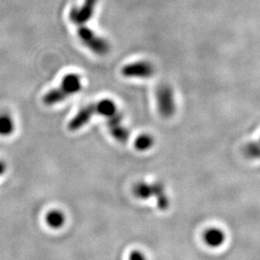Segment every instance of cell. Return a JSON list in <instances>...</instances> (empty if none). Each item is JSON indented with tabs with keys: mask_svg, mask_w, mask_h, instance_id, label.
<instances>
[{
	"mask_svg": "<svg viewBox=\"0 0 260 260\" xmlns=\"http://www.w3.org/2000/svg\"><path fill=\"white\" fill-rule=\"evenodd\" d=\"M82 90V81L79 75L71 74L66 75L59 88L53 89L45 94L43 102L46 105H54L62 103L71 95Z\"/></svg>",
	"mask_w": 260,
	"mask_h": 260,
	"instance_id": "cell-1",
	"label": "cell"
},
{
	"mask_svg": "<svg viewBox=\"0 0 260 260\" xmlns=\"http://www.w3.org/2000/svg\"><path fill=\"white\" fill-rule=\"evenodd\" d=\"M132 192L133 195L140 200H149L150 198H155L158 208L161 211L167 210L170 206V199L166 193L165 186L161 182L147 183L141 181L133 186Z\"/></svg>",
	"mask_w": 260,
	"mask_h": 260,
	"instance_id": "cell-2",
	"label": "cell"
},
{
	"mask_svg": "<svg viewBox=\"0 0 260 260\" xmlns=\"http://www.w3.org/2000/svg\"><path fill=\"white\" fill-rule=\"evenodd\" d=\"M155 98L160 116L164 119L172 118L177 111V102L173 88L167 83L158 85Z\"/></svg>",
	"mask_w": 260,
	"mask_h": 260,
	"instance_id": "cell-3",
	"label": "cell"
},
{
	"mask_svg": "<svg viewBox=\"0 0 260 260\" xmlns=\"http://www.w3.org/2000/svg\"><path fill=\"white\" fill-rule=\"evenodd\" d=\"M77 35L83 43L84 46L88 47L95 54L105 55L110 51L109 43L105 39L98 36L92 29L86 27L85 25L78 26Z\"/></svg>",
	"mask_w": 260,
	"mask_h": 260,
	"instance_id": "cell-4",
	"label": "cell"
},
{
	"mask_svg": "<svg viewBox=\"0 0 260 260\" xmlns=\"http://www.w3.org/2000/svg\"><path fill=\"white\" fill-rule=\"evenodd\" d=\"M155 74V68L149 61H138L124 66L121 75L127 78H149Z\"/></svg>",
	"mask_w": 260,
	"mask_h": 260,
	"instance_id": "cell-5",
	"label": "cell"
},
{
	"mask_svg": "<svg viewBox=\"0 0 260 260\" xmlns=\"http://www.w3.org/2000/svg\"><path fill=\"white\" fill-rule=\"evenodd\" d=\"M98 0H85L83 6L80 8H73L70 13V19L77 26L85 25L93 17L94 7Z\"/></svg>",
	"mask_w": 260,
	"mask_h": 260,
	"instance_id": "cell-6",
	"label": "cell"
},
{
	"mask_svg": "<svg viewBox=\"0 0 260 260\" xmlns=\"http://www.w3.org/2000/svg\"><path fill=\"white\" fill-rule=\"evenodd\" d=\"M107 126L112 136L120 143H125L129 139V130L122 124V115L117 112L107 119Z\"/></svg>",
	"mask_w": 260,
	"mask_h": 260,
	"instance_id": "cell-7",
	"label": "cell"
},
{
	"mask_svg": "<svg viewBox=\"0 0 260 260\" xmlns=\"http://www.w3.org/2000/svg\"><path fill=\"white\" fill-rule=\"evenodd\" d=\"M94 115H96L95 103H92L90 105L85 106L75 115L74 119L70 121L69 129L71 131H76L82 128L89 121H91V119Z\"/></svg>",
	"mask_w": 260,
	"mask_h": 260,
	"instance_id": "cell-8",
	"label": "cell"
},
{
	"mask_svg": "<svg viewBox=\"0 0 260 260\" xmlns=\"http://www.w3.org/2000/svg\"><path fill=\"white\" fill-rule=\"evenodd\" d=\"M205 244L211 248H219L225 241V234L221 229L210 228L204 233Z\"/></svg>",
	"mask_w": 260,
	"mask_h": 260,
	"instance_id": "cell-9",
	"label": "cell"
},
{
	"mask_svg": "<svg viewBox=\"0 0 260 260\" xmlns=\"http://www.w3.org/2000/svg\"><path fill=\"white\" fill-rule=\"evenodd\" d=\"M95 108H96V115L103 116L106 119H108L109 117H111L118 112L116 103L108 99L95 103Z\"/></svg>",
	"mask_w": 260,
	"mask_h": 260,
	"instance_id": "cell-10",
	"label": "cell"
},
{
	"mask_svg": "<svg viewBox=\"0 0 260 260\" xmlns=\"http://www.w3.org/2000/svg\"><path fill=\"white\" fill-rule=\"evenodd\" d=\"M47 225L53 230L61 229L66 223L65 214L60 210H51L46 215Z\"/></svg>",
	"mask_w": 260,
	"mask_h": 260,
	"instance_id": "cell-11",
	"label": "cell"
},
{
	"mask_svg": "<svg viewBox=\"0 0 260 260\" xmlns=\"http://www.w3.org/2000/svg\"><path fill=\"white\" fill-rule=\"evenodd\" d=\"M15 130V122L12 117L6 114H0V136H9Z\"/></svg>",
	"mask_w": 260,
	"mask_h": 260,
	"instance_id": "cell-12",
	"label": "cell"
},
{
	"mask_svg": "<svg viewBox=\"0 0 260 260\" xmlns=\"http://www.w3.org/2000/svg\"><path fill=\"white\" fill-rule=\"evenodd\" d=\"M154 145V138L149 134H142L138 136L135 143L134 147L139 151H147L149 150Z\"/></svg>",
	"mask_w": 260,
	"mask_h": 260,
	"instance_id": "cell-13",
	"label": "cell"
},
{
	"mask_svg": "<svg viewBox=\"0 0 260 260\" xmlns=\"http://www.w3.org/2000/svg\"><path fill=\"white\" fill-rule=\"evenodd\" d=\"M244 155L251 160L260 159V143L258 141H252L247 143L243 148Z\"/></svg>",
	"mask_w": 260,
	"mask_h": 260,
	"instance_id": "cell-14",
	"label": "cell"
},
{
	"mask_svg": "<svg viewBox=\"0 0 260 260\" xmlns=\"http://www.w3.org/2000/svg\"><path fill=\"white\" fill-rule=\"evenodd\" d=\"M129 260H147L144 252L138 250H134L129 253Z\"/></svg>",
	"mask_w": 260,
	"mask_h": 260,
	"instance_id": "cell-15",
	"label": "cell"
},
{
	"mask_svg": "<svg viewBox=\"0 0 260 260\" xmlns=\"http://www.w3.org/2000/svg\"><path fill=\"white\" fill-rule=\"evenodd\" d=\"M5 172H6V165H5L4 162L0 161V176L4 175Z\"/></svg>",
	"mask_w": 260,
	"mask_h": 260,
	"instance_id": "cell-16",
	"label": "cell"
},
{
	"mask_svg": "<svg viewBox=\"0 0 260 260\" xmlns=\"http://www.w3.org/2000/svg\"><path fill=\"white\" fill-rule=\"evenodd\" d=\"M258 142H259V143H260V138H259V141H258Z\"/></svg>",
	"mask_w": 260,
	"mask_h": 260,
	"instance_id": "cell-17",
	"label": "cell"
}]
</instances>
